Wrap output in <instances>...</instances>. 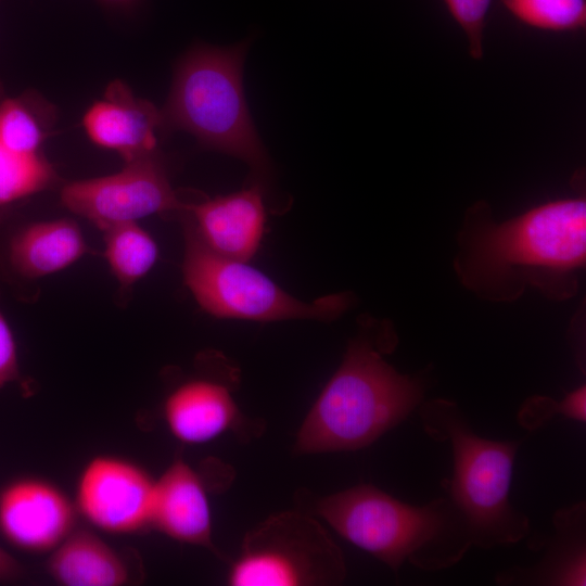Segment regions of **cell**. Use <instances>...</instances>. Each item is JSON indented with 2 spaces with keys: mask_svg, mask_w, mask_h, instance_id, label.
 I'll use <instances>...</instances> for the list:
<instances>
[{
  "mask_svg": "<svg viewBox=\"0 0 586 586\" xmlns=\"http://www.w3.org/2000/svg\"><path fill=\"white\" fill-rule=\"evenodd\" d=\"M47 571L63 586H122L130 579L123 557L86 528H74L51 551Z\"/></svg>",
  "mask_w": 586,
  "mask_h": 586,
  "instance_id": "e0dca14e",
  "label": "cell"
},
{
  "mask_svg": "<svg viewBox=\"0 0 586 586\" xmlns=\"http://www.w3.org/2000/svg\"><path fill=\"white\" fill-rule=\"evenodd\" d=\"M249 41L229 48L196 46L178 62L161 111L166 130H184L201 145L245 162L257 175L269 158L245 101L242 67Z\"/></svg>",
  "mask_w": 586,
  "mask_h": 586,
  "instance_id": "5b68a950",
  "label": "cell"
},
{
  "mask_svg": "<svg viewBox=\"0 0 586 586\" xmlns=\"http://www.w3.org/2000/svg\"><path fill=\"white\" fill-rule=\"evenodd\" d=\"M553 535L533 566L510 568L496 576L500 585H586V505L563 507L553 514Z\"/></svg>",
  "mask_w": 586,
  "mask_h": 586,
  "instance_id": "5bb4252c",
  "label": "cell"
},
{
  "mask_svg": "<svg viewBox=\"0 0 586 586\" xmlns=\"http://www.w3.org/2000/svg\"><path fill=\"white\" fill-rule=\"evenodd\" d=\"M419 415L425 433L451 448L453 475L442 485L463 514L473 546L488 549L524 539L530 520L509 499L520 442L480 436L451 400L425 402Z\"/></svg>",
  "mask_w": 586,
  "mask_h": 586,
  "instance_id": "277c9868",
  "label": "cell"
},
{
  "mask_svg": "<svg viewBox=\"0 0 586 586\" xmlns=\"http://www.w3.org/2000/svg\"><path fill=\"white\" fill-rule=\"evenodd\" d=\"M44 131L28 105L21 99L0 103V140L12 151L24 155L40 154Z\"/></svg>",
  "mask_w": 586,
  "mask_h": 586,
  "instance_id": "44dd1931",
  "label": "cell"
},
{
  "mask_svg": "<svg viewBox=\"0 0 586 586\" xmlns=\"http://www.w3.org/2000/svg\"><path fill=\"white\" fill-rule=\"evenodd\" d=\"M585 257V199L548 202L504 222L479 204L467 216L456 269L464 285L488 300L512 301L528 285L566 297Z\"/></svg>",
  "mask_w": 586,
  "mask_h": 586,
  "instance_id": "6da1fadb",
  "label": "cell"
},
{
  "mask_svg": "<svg viewBox=\"0 0 586 586\" xmlns=\"http://www.w3.org/2000/svg\"><path fill=\"white\" fill-rule=\"evenodd\" d=\"M76 506L53 483L35 476L0 488V534L27 552H48L75 528Z\"/></svg>",
  "mask_w": 586,
  "mask_h": 586,
  "instance_id": "30bf717a",
  "label": "cell"
},
{
  "mask_svg": "<svg viewBox=\"0 0 586 586\" xmlns=\"http://www.w3.org/2000/svg\"><path fill=\"white\" fill-rule=\"evenodd\" d=\"M55 180L52 166L41 155H24L0 140V207L33 195Z\"/></svg>",
  "mask_w": 586,
  "mask_h": 586,
  "instance_id": "d6986e66",
  "label": "cell"
},
{
  "mask_svg": "<svg viewBox=\"0 0 586 586\" xmlns=\"http://www.w3.org/2000/svg\"><path fill=\"white\" fill-rule=\"evenodd\" d=\"M113 175L67 183L63 205L100 230L154 214H182L188 203L173 190L154 153L125 162Z\"/></svg>",
  "mask_w": 586,
  "mask_h": 586,
  "instance_id": "ba28073f",
  "label": "cell"
},
{
  "mask_svg": "<svg viewBox=\"0 0 586 586\" xmlns=\"http://www.w3.org/2000/svg\"><path fill=\"white\" fill-rule=\"evenodd\" d=\"M89 253L79 227L69 219L34 222L18 230L8 245L13 270L28 279L58 272Z\"/></svg>",
  "mask_w": 586,
  "mask_h": 586,
  "instance_id": "2e32d148",
  "label": "cell"
},
{
  "mask_svg": "<svg viewBox=\"0 0 586 586\" xmlns=\"http://www.w3.org/2000/svg\"><path fill=\"white\" fill-rule=\"evenodd\" d=\"M317 510L395 574L406 560L423 571L450 568L473 546L467 521L448 495L413 506L362 484L322 498Z\"/></svg>",
  "mask_w": 586,
  "mask_h": 586,
  "instance_id": "7a4b0ae2",
  "label": "cell"
},
{
  "mask_svg": "<svg viewBox=\"0 0 586 586\" xmlns=\"http://www.w3.org/2000/svg\"><path fill=\"white\" fill-rule=\"evenodd\" d=\"M104 233V256L123 289L141 279L154 265L157 246L153 238L137 222L109 227Z\"/></svg>",
  "mask_w": 586,
  "mask_h": 586,
  "instance_id": "ac0fdd59",
  "label": "cell"
},
{
  "mask_svg": "<svg viewBox=\"0 0 586 586\" xmlns=\"http://www.w3.org/2000/svg\"><path fill=\"white\" fill-rule=\"evenodd\" d=\"M25 574L23 565L0 546V583L21 581Z\"/></svg>",
  "mask_w": 586,
  "mask_h": 586,
  "instance_id": "d4e9b609",
  "label": "cell"
},
{
  "mask_svg": "<svg viewBox=\"0 0 586 586\" xmlns=\"http://www.w3.org/2000/svg\"><path fill=\"white\" fill-rule=\"evenodd\" d=\"M150 526L176 540L212 548V519L204 483L178 458L155 480Z\"/></svg>",
  "mask_w": 586,
  "mask_h": 586,
  "instance_id": "4fadbf2b",
  "label": "cell"
},
{
  "mask_svg": "<svg viewBox=\"0 0 586 586\" xmlns=\"http://www.w3.org/2000/svg\"><path fill=\"white\" fill-rule=\"evenodd\" d=\"M155 480L125 458L99 455L82 468L75 506L91 525L111 534L150 526Z\"/></svg>",
  "mask_w": 586,
  "mask_h": 586,
  "instance_id": "9c48e42d",
  "label": "cell"
},
{
  "mask_svg": "<svg viewBox=\"0 0 586 586\" xmlns=\"http://www.w3.org/2000/svg\"><path fill=\"white\" fill-rule=\"evenodd\" d=\"M558 415L578 422H585V385L570 392L562 400H555L546 396L527 398L520 407L517 419L522 428L534 431Z\"/></svg>",
  "mask_w": 586,
  "mask_h": 586,
  "instance_id": "7402d4cb",
  "label": "cell"
},
{
  "mask_svg": "<svg viewBox=\"0 0 586 586\" xmlns=\"http://www.w3.org/2000/svg\"><path fill=\"white\" fill-rule=\"evenodd\" d=\"M346 575L342 551L314 519L286 511L247 533L228 583L233 586L335 585Z\"/></svg>",
  "mask_w": 586,
  "mask_h": 586,
  "instance_id": "52a82bcc",
  "label": "cell"
},
{
  "mask_svg": "<svg viewBox=\"0 0 586 586\" xmlns=\"http://www.w3.org/2000/svg\"><path fill=\"white\" fill-rule=\"evenodd\" d=\"M82 124L93 143L118 152L125 162L153 154L157 131L163 128L161 111L135 98L119 81L111 84L104 99L89 107Z\"/></svg>",
  "mask_w": 586,
  "mask_h": 586,
  "instance_id": "7c38bea8",
  "label": "cell"
},
{
  "mask_svg": "<svg viewBox=\"0 0 586 586\" xmlns=\"http://www.w3.org/2000/svg\"><path fill=\"white\" fill-rule=\"evenodd\" d=\"M388 345L358 337L297 433L295 451L364 448L399 424L424 394V380L397 372L381 355Z\"/></svg>",
  "mask_w": 586,
  "mask_h": 586,
  "instance_id": "3957f363",
  "label": "cell"
},
{
  "mask_svg": "<svg viewBox=\"0 0 586 586\" xmlns=\"http://www.w3.org/2000/svg\"><path fill=\"white\" fill-rule=\"evenodd\" d=\"M164 418L178 441L203 444L232 429L240 413L226 386L196 379L182 383L168 395Z\"/></svg>",
  "mask_w": 586,
  "mask_h": 586,
  "instance_id": "9a60e30c",
  "label": "cell"
},
{
  "mask_svg": "<svg viewBox=\"0 0 586 586\" xmlns=\"http://www.w3.org/2000/svg\"><path fill=\"white\" fill-rule=\"evenodd\" d=\"M445 4L463 30L470 56L481 60L484 56V29L492 0H444Z\"/></svg>",
  "mask_w": 586,
  "mask_h": 586,
  "instance_id": "603a6c76",
  "label": "cell"
},
{
  "mask_svg": "<svg viewBox=\"0 0 586 586\" xmlns=\"http://www.w3.org/2000/svg\"><path fill=\"white\" fill-rule=\"evenodd\" d=\"M20 380L16 343L0 310V388Z\"/></svg>",
  "mask_w": 586,
  "mask_h": 586,
  "instance_id": "cb8c5ba5",
  "label": "cell"
},
{
  "mask_svg": "<svg viewBox=\"0 0 586 586\" xmlns=\"http://www.w3.org/2000/svg\"><path fill=\"white\" fill-rule=\"evenodd\" d=\"M187 286L207 313L249 320L331 319L349 305L347 294H331L311 303L291 296L266 275L243 260L213 251L184 219Z\"/></svg>",
  "mask_w": 586,
  "mask_h": 586,
  "instance_id": "8992f818",
  "label": "cell"
},
{
  "mask_svg": "<svg viewBox=\"0 0 586 586\" xmlns=\"http://www.w3.org/2000/svg\"><path fill=\"white\" fill-rule=\"evenodd\" d=\"M183 213L216 253L246 262L256 252L265 222L258 184L229 195L188 203Z\"/></svg>",
  "mask_w": 586,
  "mask_h": 586,
  "instance_id": "8fae6325",
  "label": "cell"
},
{
  "mask_svg": "<svg viewBox=\"0 0 586 586\" xmlns=\"http://www.w3.org/2000/svg\"><path fill=\"white\" fill-rule=\"evenodd\" d=\"M520 22L537 29L564 33L586 25V0H501Z\"/></svg>",
  "mask_w": 586,
  "mask_h": 586,
  "instance_id": "ffe728a7",
  "label": "cell"
}]
</instances>
